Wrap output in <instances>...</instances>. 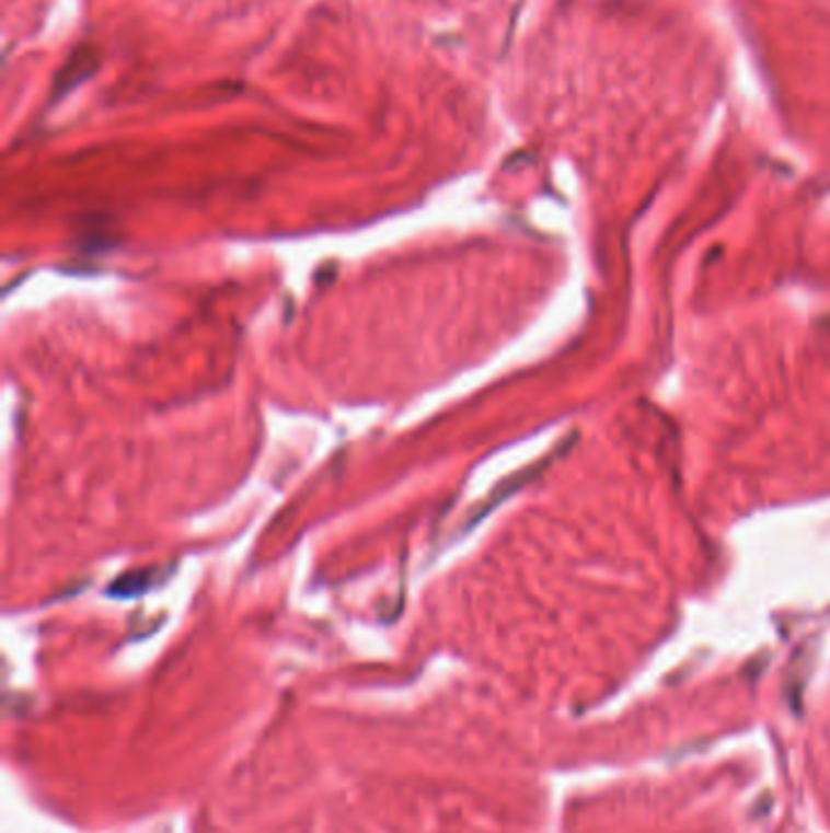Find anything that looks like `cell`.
Masks as SVG:
<instances>
[{
  "mask_svg": "<svg viewBox=\"0 0 830 833\" xmlns=\"http://www.w3.org/2000/svg\"><path fill=\"white\" fill-rule=\"evenodd\" d=\"M154 582H157V578H151L149 572H145V570L129 572V576L113 582V586L107 588V594H113V598H135V594L147 592L151 586H154Z\"/></svg>",
  "mask_w": 830,
  "mask_h": 833,
  "instance_id": "6da1fadb",
  "label": "cell"
}]
</instances>
